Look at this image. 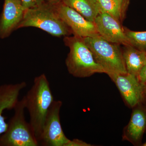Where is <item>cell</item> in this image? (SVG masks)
Wrapping results in <instances>:
<instances>
[{
  "label": "cell",
  "mask_w": 146,
  "mask_h": 146,
  "mask_svg": "<svg viewBox=\"0 0 146 146\" xmlns=\"http://www.w3.org/2000/svg\"><path fill=\"white\" fill-rule=\"evenodd\" d=\"M24 97L26 108L30 117L29 123L38 142L47 114L54 100L49 82L45 74L35 78L33 85Z\"/></svg>",
  "instance_id": "cell-1"
},
{
  "label": "cell",
  "mask_w": 146,
  "mask_h": 146,
  "mask_svg": "<svg viewBox=\"0 0 146 146\" xmlns=\"http://www.w3.org/2000/svg\"><path fill=\"white\" fill-rule=\"evenodd\" d=\"M65 44L70 49L65 60L69 73L75 77H89L96 73H105L97 63L83 38L74 35L64 36Z\"/></svg>",
  "instance_id": "cell-2"
},
{
  "label": "cell",
  "mask_w": 146,
  "mask_h": 146,
  "mask_svg": "<svg viewBox=\"0 0 146 146\" xmlns=\"http://www.w3.org/2000/svg\"><path fill=\"white\" fill-rule=\"evenodd\" d=\"M28 27L37 28L56 37L72 34L70 28L46 2L37 7L26 9L18 29Z\"/></svg>",
  "instance_id": "cell-3"
},
{
  "label": "cell",
  "mask_w": 146,
  "mask_h": 146,
  "mask_svg": "<svg viewBox=\"0 0 146 146\" xmlns=\"http://www.w3.org/2000/svg\"><path fill=\"white\" fill-rule=\"evenodd\" d=\"M82 38L106 74L127 73L119 44L108 42L100 35Z\"/></svg>",
  "instance_id": "cell-4"
},
{
  "label": "cell",
  "mask_w": 146,
  "mask_h": 146,
  "mask_svg": "<svg viewBox=\"0 0 146 146\" xmlns=\"http://www.w3.org/2000/svg\"><path fill=\"white\" fill-rule=\"evenodd\" d=\"M25 97L18 101L6 131L0 137V146H38L39 143L29 123L25 119Z\"/></svg>",
  "instance_id": "cell-5"
},
{
  "label": "cell",
  "mask_w": 146,
  "mask_h": 146,
  "mask_svg": "<svg viewBox=\"0 0 146 146\" xmlns=\"http://www.w3.org/2000/svg\"><path fill=\"white\" fill-rule=\"evenodd\" d=\"M60 100L54 101L47 114L38 143L42 146H66L70 141L64 134L60 122Z\"/></svg>",
  "instance_id": "cell-6"
},
{
  "label": "cell",
  "mask_w": 146,
  "mask_h": 146,
  "mask_svg": "<svg viewBox=\"0 0 146 146\" xmlns=\"http://www.w3.org/2000/svg\"><path fill=\"white\" fill-rule=\"evenodd\" d=\"M50 4L58 16L70 28L74 35L85 38L99 35L94 22L88 21L62 2Z\"/></svg>",
  "instance_id": "cell-7"
},
{
  "label": "cell",
  "mask_w": 146,
  "mask_h": 146,
  "mask_svg": "<svg viewBox=\"0 0 146 146\" xmlns=\"http://www.w3.org/2000/svg\"><path fill=\"white\" fill-rule=\"evenodd\" d=\"M107 74L130 107H135L143 99L144 86L138 80L137 76L129 73H108Z\"/></svg>",
  "instance_id": "cell-8"
},
{
  "label": "cell",
  "mask_w": 146,
  "mask_h": 146,
  "mask_svg": "<svg viewBox=\"0 0 146 146\" xmlns=\"http://www.w3.org/2000/svg\"><path fill=\"white\" fill-rule=\"evenodd\" d=\"M97 31L108 42L123 46L129 45L121 23L107 13L101 12L94 21Z\"/></svg>",
  "instance_id": "cell-9"
},
{
  "label": "cell",
  "mask_w": 146,
  "mask_h": 146,
  "mask_svg": "<svg viewBox=\"0 0 146 146\" xmlns=\"http://www.w3.org/2000/svg\"><path fill=\"white\" fill-rule=\"evenodd\" d=\"M25 10L21 0H4L0 16V38L5 39L18 29Z\"/></svg>",
  "instance_id": "cell-10"
},
{
  "label": "cell",
  "mask_w": 146,
  "mask_h": 146,
  "mask_svg": "<svg viewBox=\"0 0 146 146\" xmlns=\"http://www.w3.org/2000/svg\"><path fill=\"white\" fill-rule=\"evenodd\" d=\"M27 86L25 82L0 85V137L6 131L8 126L3 116L4 112L6 110L14 109L19 101L21 91Z\"/></svg>",
  "instance_id": "cell-11"
},
{
  "label": "cell",
  "mask_w": 146,
  "mask_h": 146,
  "mask_svg": "<svg viewBox=\"0 0 146 146\" xmlns=\"http://www.w3.org/2000/svg\"><path fill=\"white\" fill-rule=\"evenodd\" d=\"M146 128V113L141 108L134 109L128 124L124 129L123 139L133 143L141 140Z\"/></svg>",
  "instance_id": "cell-12"
},
{
  "label": "cell",
  "mask_w": 146,
  "mask_h": 146,
  "mask_svg": "<svg viewBox=\"0 0 146 146\" xmlns=\"http://www.w3.org/2000/svg\"><path fill=\"white\" fill-rule=\"evenodd\" d=\"M123 55L127 73L137 76L146 64V52L130 45L124 46Z\"/></svg>",
  "instance_id": "cell-13"
},
{
  "label": "cell",
  "mask_w": 146,
  "mask_h": 146,
  "mask_svg": "<svg viewBox=\"0 0 146 146\" xmlns=\"http://www.w3.org/2000/svg\"><path fill=\"white\" fill-rule=\"evenodd\" d=\"M61 1L94 23L101 12L97 0H61Z\"/></svg>",
  "instance_id": "cell-14"
},
{
  "label": "cell",
  "mask_w": 146,
  "mask_h": 146,
  "mask_svg": "<svg viewBox=\"0 0 146 146\" xmlns=\"http://www.w3.org/2000/svg\"><path fill=\"white\" fill-rule=\"evenodd\" d=\"M97 1L101 12L107 13L121 23L125 17L130 0H97Z\"/></svg>",
  "instance_id": "cell-15"
},
{
  "label": "cell",
  "mask_w": 146,
  "mask_h": 146,
  "mask_svg": "<svg viewBox=\"0 0 146 146\" xmlns=\"http://www.w3.org/2000/svg\"><path fill=\"white\" fill-rule=\"evenodd\" d=\"M129 45L146 52V31H134L124 28Z\"/></svg>",
  "instance_id": "cell-16"
},
{
  "label": "cell",
  "mask_w": 146,
  "mask_h": 146,
  "mask_svg": "<svg viewBox=\"0 0 146 146\" xmlns=\"http://www.w3.org/2000/svg\"><path fill=\"white\" fill-rule=\"evenodd\" d=\"M21 1L26 9L37 7L46 2L44 0H21Z\"/></svg>",
  "instance_id": "cell-17"
},
{
  "label": "cell",
  "mask_w": 146,
  "mask_h": 146,
  "mask_svg": "<svg viewBox=\"0 0 146 146\" xmlns=\"http://www.w3.org/2000/svg\"><path fill=\"white\" fill-rule=\"evenodd\" d=\"M91 144L87 143L86 142L78 139H74L70 141L67 143L66 146H91Z\"/></svg>",
  "instance_id": "cell-18"
},
{
  "label": "cell",
  "mask_w": 146,
  "mask_h": 146,
  "mask_svg": "<svg viewBox=\"0 0 146 146\" xmlns=\"http://www.w3.org/2000/svg\"><path fill=\"white\" fill-rule=\"evenodd\" d=\"M138 80L143 85L146 84V64L144 65L137 76Z\"/></svg>",
  "instance_id": "cell-19"
},
{
  "label": "cell",
  "mask_w": 146,
  "mask_h": 146,
  "mask_svg": "<svg viewBox=\"0 0 146 146\" xmlns=\"http://www.w3.org/2000/svg\"><path fill=\"white\" fill-rule=\"evenodd\" d=\"M46 2L51 4L56 3L61 1V0H46Z\"/></svg>",
  "instance_id": "cell-20"
},
{
  "label": "cell",
  "mask_w": 146,
  "mask_h": 146,
  "mask_svg": "<svg viewBox=\"0 0 146 146\" xmlns=\"http://www.w3.org/2000/svg\"><path fill=\"white\" fill-rule=\"evenodd\" d=\"M144 96H146V84L144 85Z\"/></svg>",
  "instance_id": "cell-21"
},
{
  "label": "cell",
  "mask_w": 146,
  "mask_h": 146,
  "mask_svg": "<svg viewBox=\"0 0 146 146\" xmlns=\"http://www.w3.org/2000/svg\"><path fill=\"white\" fill-rule=\"evenodd\" d=\"M142 146H146V142L145 143H144L143 144V145H142Z\"/></svg>",
  "instance_id": "cell-22"
}]
</instances>
